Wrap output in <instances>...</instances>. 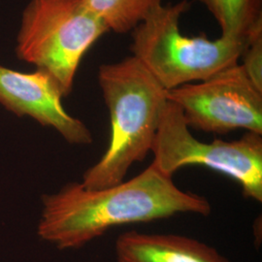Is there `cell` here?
Returning <instances> with one entry per match:
<instances>
[{
  "mask_svg": "<svg viewBox=\"0 0 262 262\" xmlns=\"http://www.w3.org/2000/svg\"><path fill=\"white\" fill-rule=\"evenodd\" d=\"M188 127L225 134L236 129L262 135V92L239 63L205 81L167 91Z\"/></svg>",
  "mask_w": 262,
  "mask_h": 262,
  "instance_id": "cell-6",
  "label": "cell"
},
{
  "mask_svg": "<svg viewBox=\"0 0 262 262\" xmlns=\"http://www.w3.org/2000/svg\"><path fill=\"white\" fill-rule=\"evenodd\" d=\"M116 262H231L214 247L184 235L129 230L115 244Z\"/></svg>",
  "mask_w": 262,
  "mask_h": 262,
  "instance_id": "cell-8",
  "label": "cell"
},
{
  "mask_svg": "<svg viewBox=\"0 0 262 262\" xmlns=\"http://www.w3.org/2000/svg\"><path fill=\"white\" fill-rule=\"evenodd\" d=\"M43 206L38 234L61 250L83 247L117 226L212 212L207 198L182 190L154 163L113 187L90 189L69 184L45 195Z\"/></svg>",
  "mask_w": 262,
  "mask_h": 262,
  "instance_id": "cell-1",
  "label": "cell"
},
{
  "mask_svg": "<svg viewBox=\"0 0 262 262\" xmlns=\"http://www.w3.org/2000/svg\"><path fill=\"white\" fill-rule=\"evenodd\" d=\"M108 31L127 33L162 6V0H83Z\"/></svg>",
  "mask_w": 262,
  "mask_h": 262,
  "instance_id": "cell-9",
  "label": "cell"
},
{
  "mask_svg": "<svg viewBox=\"0 0 262 262\" xmlns=\"http://www.w3.org/2000/svg\"><path fill=\"white\" fill-rule=\"evenodd\" d=\"M213 15L223 36L246 38L262 23V0H196Z\"/></svg>",
  "mask_w": 262,
  "mask_h": 262,
  "instance_id": "cell-10",
  "label": "cell"
},
{
  "mask_svg": "<svg viewBox=\"0 0 262 262\" xmlns=\"http://www.w3.org/2000/svg\"><path fill=\"white\" fill-rule=\"evenodd\" d=\"M62 97L46 73L40 70L21 73L0 66V103L18 116H29L42 125L55 128L71 144H91L92 132L84 122L66 112Z\"/></svg>",
  "mask_w": 262,
  "mask_h": 262,
  "instance_id": "cell-7",
  "label": "cell"
},
{
  "mask_svg": "<svg viewBox=\"0 0 262 262\" xmlns=\"http://www.w3.org/2000/svg\"><path fill=\"white\" fill-rule=\"evenodd\" d=\"M190 8L187 0L167 4L131 31L132 56L166 91L205 81L238 64L246 38L182 34L180 19Z\"/></svg>",
  "mask_w": 262,
  "mask_h": 262,
  "instance_id": "cell-3",
  "label": "cell"
},
{
  "mask_svg": "<svg viewBox=\"0 0 262 262\" xmlns=\"http://www.w3.org/2000/svg\"><path fill=\"white\" fill-rule=\"evenodd\" d=\"M151 152L152 163L166 175L173 177L186 166H204L236 181L244 196L262 202L261 134L248 131L237 140H198L190 133L182 110L168 100Z\"/></svg>",
  "mask_w": 262,
  "mask_h": 262,
  "instance_id": "cell-5",
  "label": "cell"
},
{
  "mask_svg": "<svg viewBox=\"0 0 262 262\" xmlns=\"http://www.w3.org/2000/svg\"><path fill=\"white\" fill-rule=\"evenodd\" d=\"M98 83L111 136L101 159L84 172L81 184L90 189L122 183L131 166L146 159L168 103L167 91L134 56L100 66Z\"/></svg>",
  "mask_w": 262,
  "mask_h": 262,
  "instance_id": "cell-2",
  "label": "cell"
},
{
  "mask_svg": "<svg viewBox=\"0 0 262 262\" xmlns=\"http://www.w3.org/2000/svg\"><path fill=\"white\" fill-rule=\"evenodd\" d=\"M240 64L254 86L262 92V23L256 25L246 36V45Z\"/></svg>",
  "mask_w": 262,
  "mask_h": 262,
  "instance_id": "cell-11",
  "label": "cell"
},
{
  "mask_svg": "<svg viewBox=\"0 0 262 262\" xmlns=\"http://www.w3.org/2000/svg\"><path fill=\"white\" fill-rule=\"evenodd\" d=\"M106 32L83 0H30L23 13L16 53L50 76L64 97L72 92L84 54Z\"/></svg>",
  "mask_w": 262,
  "mask_h": 262,
  "instance_id": "cell-4",
  "label": "cell"
}]
</instances>
